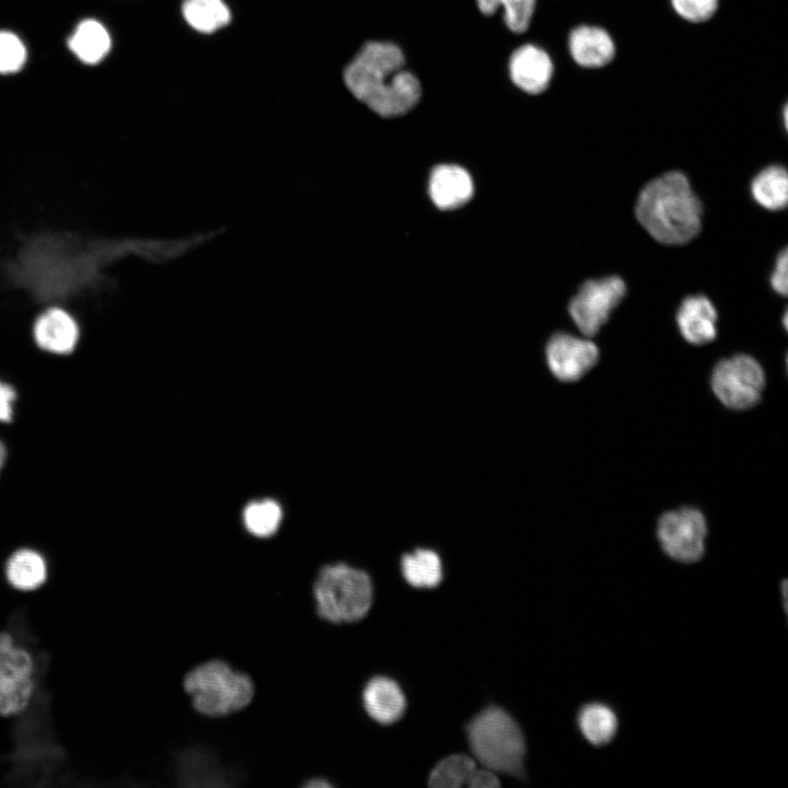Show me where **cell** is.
<instances>
[{
  "instance_id": "obj_1",
  "label": "cell",
  "mask_w": 788,
  "mask_h": 788,
  "mask_svg": "<svg viewBox=\"0 0 788 788\" xmlns=\"http://www.w3.org/2000/svg\"><path fill=\"white\" fill-rule=\"evenodd\" d=\"M402 49L390 42L366 43L344 70L350 93L382 117L410 111L421 95L420 82L404 69Z\"/></svg>"
},
{
  "instance_id": "obj_2",
  "label": "cell",
  "mask_w": 788,
  "mask_h": 788,
  "mask_svg": "<svg viewBox=\"0 0 788 788\" xmlns=\"http://www.w3.org/2000/svg\"><path fill=\"white\" fill-rule=\"evenodd\" d=\"M40 680L28 707L11 729L13 750L5 760L11 763L8 784L47 785L68 779L67 754L57 742L50 716L51 697Z\"/></svg>"
},
{
  "instance_id": "obj_3",
  "label": "cell",
  "mask_w": 788,
  "mask_h": 788,
  "mask_svg": "<svg viewBox=\"0 0 788 788\" xmlns=\"http://www.w3.org/2000/svg\"><path fill=\"white\" fill-rule=\"evenodd\" d=\"M635 212L646 231L668 245L690 242L702 228V202L677 171L650 181L639 193Z\"/></svg>"
},
{
  "instance_id": "obj_4",
  "label": "cell",
  "mask_w": 788,
  "mask_h": 788,
  "mask_svg": "<svg viewBox=\"0 0 788 788\" xmlns=\"http://www.w3.org/2000/svg\"><path fill=\"white\" fill-rule=\"evenodd\" d=\"M49 657L37 646L24 611H15L0 630V716L15 717L31 704L45 677Z\"/></svg>"
},
{
  "instance_id": "obj_5",
  "label": "cell",
  "mask_w": 788,
  "mask_h": 788,
  "mask_svg": "<svg viewBox=\"0 0 788 788\" xmlns=\"http://www.w3.org/2000/svg\"><path fill=\"white\" fill-rule=\"evenodd\" d=\"M183 688L194 710L205 717L220 718L248 706L255 694L252 677L223 659L212 658L190 668Z\"/></svg>"
},
{
  "instance_id": "obj_6",
  "label": "cell",
  "mask_w": 788,
  "mask_h": 788,
  "mask_svg": "<svg viewBox=\"0 0 788 788\" xmlns=\"http://www.w3.org/2000/svg\"><path fill=\"white\" fill-rule=\"evenodd\" d=\"M311 592L316 616L331 625L359 622L369 612L373 598L369 575L345 563L318 568Z\"/></svg>"
},
{
  "instance_id": "obj_7",
  "label": "cell",
  "mask_w": 788,
  "mask_h": 788,
  "mask_svg": "<svg viewBox=\"0 0 788 788\" xmlns=\"http://www.w3.org/2000/svg\"><path fill=\"white\" fill-rule=\"evenodd\" d=\"M467 738L475 758L484 767L495 773L522 774L524 735L502 708L491 706L475 716L467 726Z\"/></svg>"
},
{
  "instance_id": "obj_8",
  "label": "cell",
  "mask_w": 788,
  "mask_h": 788,
  "mask_svg": "<svg viewBox=\"0 0 788 788\" xmlns=\"http://www.w3.org/2000/svg\"><path fill=\"white\" fill-rule=\"evenodd\" d=\"M765 375L752 357L738 355L723 359L715 367L711 386L722 404L733 409L754 406L761 398Z\"/></svg>"
},
{
  "instance_id": "obj_9",
  "label": "cell",
  "mask_w": 788,
  "mask_h": 788,
  "mask_svg": "<svg viewBox=\"0 0 788 788\" xmlns=\"http://www.w3.org/2000/svg\"><path fill=\"white\" fill-rule=\"evenodd\" d=\"M706 535V520L694 508L667 512L658 522L657 536L662 551L679 563L699 561L705 554Z\"/></svg>"
},
{
  "instance_id": "obj_10",
  "label": "cell",
  "mask_w": 788,
  "mask_h": 788,
  "mask_svg": "<svg viewBox=\"0 0 788 788\" xmlns=\"http://www.w3.org/2000/svg\"><path fill=\"white\" fill-rule=\"evenodd\" d=\"M625 294L626 285L621 277L588 280L569 303L570 316L586 337H592L606 323Z\"/></svg>"
},
{
  "instance_id": "obj_11",
  "label": "cell",
  "mask_w": 788,
  "mask_h": 788,
  "mask_svg": "<svg viewBox=\"0 0 788 788\" xmlns=\"http://www.w3.org/2000/svg\"><path fill=\"white\" fill-rule=\"evenodd\" d=\"M81 337L76 317L65 308L50 305L37 314L32 325V338L39 351L55 357L73 354Z\"/></svg>"
},
{
  "instance_id": "obj_12",
  "label": "cell",
  "mask_w": 788,
  "mask_h": 788,
  "mask_svg": "<svg viewBox=\"0 0 788 788\" xmlns=\"http://www.w3.org/2000/svg\"><path fill=\"white\" fill-rule=\"evenodd\" d=\"M598 359L599 349L594 343L570 334H556L546 346L547 364L552 373L564 382L582 378Z\"/></svg>"
},
{
  "instance_id": "obj_13",
  "label": "cell",
  "mask_w": 788,
  "mask_h": 788,
  "mask_svg": "<svg viewBox=\"0 0 788 788\" xmlns=\"http://www.w3.org/2000/svg\"><path fill=\"white\" fill-rule=\"evenodd\" d=\"M553 72L551 57L537 46L523 45L510 56L511 81L525 93L533 95L543 93L549 86Z\"/></svg>"
},
{
  "instance_id": "obj_14",
  "label": "cell",
  "mask_w": 788,
  "mask_h": 788,
  "mask_svg": "<svg viewBox=\"0 0 788 788\" xmlns=\"http://www.w3.org/2000/svg\"><path fill=\"white\" fill-rule=\"evenodd\" d=\"M717 320L715 305L703 294L686 297L676 313L680 333L693 345H704L716 338Z\"/></svg>"
},
{
  "instance_id": "obj_15",
  "label": "cell",
  "mask_w": 788,
  "mask_h": 788,
  "mask_svg": "<svg viewBox=\"0 0 788 788\" xmlns=\"http://www.w3.org/2000/svg\"><path fill=\"white\" fill-rule=\"evenodd\" d=\"M576 725L582 739L599 749L611 744L617 735L619 717L611 704L591 700L579 707Z\"/></svg>"
},
{
  "instance_id": "obj_16",
  "label": "cell",
  "mask_w": 788,
  "mask_h": 788,
  "mask_svg": "<svg viewBox=\"0 0 788 788\" xmlns=\"http://www.w3.org/2000/svg\"><path fill=\"white\" fill-rule=\"evenodd\" d=\"M474 186L471 175L461 166L443 164L431 172L429 193L433 204L443 210L467 202Z\"/></svg>"
},
{
  "instance_id": "obj_17",
  "label": "cell",
  "mask_w": 788,
  "mask_h": 788,
  "mask_svg": "<svg viewBox=\"0 0 788 788\" xmlns=\"http://www.w3.org/2000/svg\"><path fill=\"white\" fill-rule=\"evenodd\" d=\"M572 59L584 68H601L615 56V45L610 34L598 26L581 25L569 35Z\"/></svg>"
},
{
  "instance_id": "obj_18",
  "label": "cell",
  "mask_w": 788,
  "mask_h": 788,
  "mask_svg": "<svg viewBox=\"0 0 788 788\" xmlns=\"http://www.w3.org/2000/svg\"><path fill=\"white\" fill-rule=\"evenodd\" d=\"M48 569L47 559L40 552L22 547L14 551L5 560L4 578L12 589L32 592L46 583Z\"/></svg>"
},
{
  "instance_id": "obj_19",
  "label": "cell",
  "mask_w": 788,
  "mask_h": 788,
  "mask_svg": "<svg viewBox=\"0 0 788 788\" xmlns=\"http://www.w3.org/2000/svg\"><path fill=\"white\" fill-rule=\"evenodd\" d=\"M367 714L383 725L399 719L405 710V697L396 682L385 676L370 680L362 692Z\"/></svg>"
},
{
  "instance_id": "obj_20",
  "label": "cell",
  "mask_w": 788,
  "mask_h": 788,
  "mask_svg": "<svg viewBox=\"0 0 788 788\" xmlns=\"http://www.w3.org/2000/svg\"><path fill=\"white\" fill-rule=\"evenodd\" d=\"M70 50L86 65L102 61L111 49V37L103 24L89 19L80 22L68 40Z\"/></svg>"
},
{
  "instance_id": "obj_21",
  "label": "cell",
  "mask_w": 788,
  "mask_h": 788,
  "mask_svg": "<svg viewBox=\"0 0 788 788\" xmlns=\"http://www.w3.org/2000/svg\"><path fill=\"white\" fill-rule=\"evenodd\" d=\"M753 199L767 210L784 209L788 201V175L781 165H769L751 183Z\"/></svg>"
},
{
  "instance_id": "obj_22",
  "label": "cell",
  "mask_w": 788,
  "mask_h": 788,
  "mask_svg": "<svg viewBox=\"0 0 788 788\" xmlns=\"http://www.w3.org/2000/svg\"><path fill=\"white\" fill-rule=\"evenodd\" d=\"M185 21L200 33H213L229 24L231 13L223 0H184Z\"/></svg>"
},
{
  "instance_id": "obj_23",
  "label": "cell",
  "mask_w": 788,
  "mask_h": 788,
  "mask_svg": "<svg viewBox=\"0 0 788 788\" xmlns=\"http://www.w3.org/2000/svg\"><path fill=\"white\" fill-rule=\"evenodd\" d=\"M402 572L413 587L433 588L442 580V564L436 552L419 548L403 557Z\"/></svg>"
},
{
  "instance_id": "obj_24",
  "label": "cell",
  "mask_w": 788,
  "mask_h": 788,
  "mask_svg": "<svg viewBox=\"0 0 788 788\" xmlns=\"http://www.w3.org/2000/svg\"><path fill=\"white\" fill-rule=\"evenodd\" d=\"M242 520L247 533L257 538H268L279 530L282 510L273 499L256 500L244 508Z\"/></svg>"
},
{
  "instance_id": "obj_25",
  "label": "cell",
  "mask_w": 788,
  "mask_h": 788,
  "mask_svg": "<svg viewBox=\"0 0 788 788\" xmlns=\"http://www.w3.org/2000/svg\"><path fill=\"white\" fill-rule=\"evenodd\" d=\"M477 767L476 762L465 754H452L441 760L429 775V786L433 788H459L467 783Z\"/></svg>"
},
{
  "instance_id": "obj_26",
  "label": "cell",
  "mask_w": 788,
  "mask_h": 788,
  "mask_svg": "<svg viewBox=\"0 0 788 788\" xmlns=\"http://www.w3.org/2000/svg\"><path fill=\"white\" fill-rule=\"evenodd\" d=\"M476 3L485 15H493L501 5L506 25L517 34L529 28L535 9V0H476Z\"/></svg>"
},
{
  "instance_id": "obj_27",
  "label": "cell",
  "mask_w": 788,
  "mask_h": 788,
  "mask_svg": "<svg viewBox=\"0 0 788 788\" xmlns=\"http://www.w3.org/2000/svg\"><path fill=\"white\" fill-rule=\"evenodd\" d=\"M25 60L26 48L19 36L9 31H0V73L18 72Z\"/></svg>"
},
{
  "instance_id": "obj_28",
  "label": "cell",
  "mask_w": 788,
  "mask_h": 788,
  "mask_svg": "<svg viewBox=\"0 0 788 788\" xmlns=\"http://www.w3.org/2000/svg\"><path fill=\"white\" fill-rule=\"evenodd\" d=\"M675 12L693 23H702L712 18L718 9V0H671Z\"/></svg>"
},
{
  "instance_id": "obj_29",
  "label": "cell",
  "mask_w": 788,
  "mask_h": 788,
  "mask_svg": "<svg viewBox=\"0 0 788 788\" xmlns=\"http://www.w3.org/2000/svg\"><path fill=\"white\" fill-rule=\"evenodd\" d=\"M788 252L784 248L776 258V264L770 276L772 288L781 296L787 294L788 290Z\"/></svg>"
},
{
  "instance_id": "obj_30",
  "label": "cell",
  "mask_w": 788,
  "mask_h": 788,
  "mask_svg": "<svg viewBox=\"0 0 788 788\" xmlns=\"http://www.w3.org/2000/svg\"><path fill=\"white\" fill-rule=\"evenodd\" d=\"M16 399L14 387L8 383L0 382V421L9 422L13 417V404Z\"/></svg>"
},
{
  "instance_id": "obj_31",
  "label": "cell",
  "mask_w": 788,
  "mask_h": 788,
  "mask_svg": "<svg viewBox=\"0 0 788 788\" xmlns=\"http://www.w3.org/2000/svg\"><path fill=\"white\" fill-rule=\"evenodd\" d=\"M499 785L496 773L486 767H476L467 783V787L471 788H495Z\"/></svg>"
},
{
  "instance_id": "obj_32",
  "label": "cell",
  "mask_w": 788,
  "mask_h": 788,
  "mask_svg": "<svg viewBox=\"0 0 788 788\" xmlns=\"http://www.w3.org/2000/svg\"><path fill=\"white\" fill-rule=\"evenodd\" d=\"M7 459V451L4 444L0 441V470L4 465Z\"/></svg>"
}]
</instances>
